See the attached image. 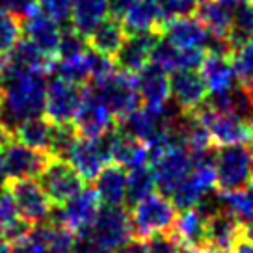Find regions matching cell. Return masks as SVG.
Returning a JSON list of instances; mask_svg holds the SVG:
<instances>
[{"mask_svg":"<svg viewBox=\"0 0 253 253\" xmlns=\"http://www.w3.org/2000/svg\"><path fill=\"white\" fill-rule=\"evenodd\" d=\"M99 205H101V199L97 196L95 188L84 186L75 198L58 207V212L52 214V221L71 231L75 237H86L101 211Z\"/></svg>","mask_w":253,"mask_h":253,"instance_id":"cell-7","label":"cell"},{"mask_svg":"<svg viewBox=\"0 0 253 253\" xmlns=\"http://www.w3.org/2000/svg\"><path fill=\"white\" fill-rule=\"evenodd\" d=\"M118 253H149V240L142 237H132L119 248Z\"/></svg>","mask_w":253,"mask_h":253,"instance_id":"cell-44","label":"cell"},{"mask_svg":"<svg viewBox=\"0 0 253 253\" xmlns=\"http://www.w3.org/2000/svg\"><path fill=\"white\" fill-rule=\"evenodd\" d=\"M0 253H11V246L0 238Z\"/></svg>","mask_w":253,"mask_h":253,"instance_id":"cell-52","label":"cell"},{"mask_svg":"<svg viewBox=\"0 0 253 253\" xmlns=\"http://www.w3.org/2000/svg\"><path fill=\"white\" fill-rule=\"evenodd\" d=\"M147 240H149V253H181V244L171 237V233L155 235Z\"/></svg>","mask_w":253,"mask_h":253,"instance_id":"cell-42","label":"cell"},{"mask_svg":"<svg viewBox=\"0 0 253 253\" xmlns=\"http://www.w3.org/2000/svg\"><path fill=\"white\" fill-rule=\"evenodd\" d=\"M108 15H110L108 0H75L69 23L87 40V36Z\"/></svg>","mask_w":253,"mask_h":253,"instance_id":"cell-29","label":"cell"},{"mask_svg":"<svg viewBox=\"0 0 253 253\" xmlns=\"http://www.w3.org/2000/svg\"><path fill=\"white\" fill-rule=\"evenodd\" d=\"M6 186H8V177L4 173V168H2V162H0V194L6 190Z\"/></svg>","mask_w":253,"mask_h":253,"instance_id":"cell-50","label":"cell"},{"mask_svg":"<svg viewBox=\"0 0 253 253\" xmlns=\"http://www.w3.org/2000/svg\"><path fill=\"white\" fill-rule=\"evenodd\" d=\"M32 227L34 225L21 218L11 194L4 190L0 194V238L11 246L28 237Z\"/></svg>","mask_w":253,"mask_h":253,"instance_id":"cell-28","label":"cell"},{"mask_svg":"<svg viewBox=\"0 0 253 253\" xmlns=\"http://www.w3.org/2000/svg\"><path fill=\"white\" fill-rule=\"evenodd\" d=\"M28 238L40 253H71L77 242V237L71 231L52 220L34 225Z\"/></svg>","mask_w":253,"mask_h":253,"instance_id":"cell-23","label":"cell"},{"mask_svg":"<svg viewBox=\"0 0 253 253\" xmlns=\"http://www.w3.org/2000/svg\"><path fill=\"white\" fill-rule=\"evenodd\" d=\"M169 89L175 106L182 114H192L207 103V84L198 69H181L169 75Z\"/></svg>","mask_w":253,"mask_h":253,"instance_id":"cell-15","label":"cell"},{"mask_svg":"<svg viewBox=\"0 0 253 253\" xmlns=\"http://www.w3.org/2000/svg\"><path fill=\"white\" fill-rule=\"evenodd\" d=\"M50 155L43 151L32 149L24 143L17 142L15 138L9 140L0 149V162L8 181H23L40 177L50 162Z\"/></svg>","mask_w":253,"mask_h":253,"instance_id":"cell-9","label":"cell"},{"mask_svg":"<svg viewBox=\"0 0 253 253\" xmlns=\"http://www.w3.org/2000/svg\"><path fill=\"white\" fill-rule=\"evenodd\" d=\"M155 186L157 182H155V173L151 166L145 164V166L132 168L126 173V205L134 207L138 201L153 194Z\"/></svg>","mask_w":253,"mask_h":253,"instance_id":"cell-34","label":"cell"},{"mask_svg":"<svg viewBox=\"0 0 253 253\" xmlns=\"http://www.w3.org/2000/svg\"><path fill=\"white\" fill-rule=\"evenodd\" d=\"M248 87H250V86H248ZM252 91H253V86H252Z\"/></svg>","mask_w":253,"mask_h":253,"instance_id":"cell-57","label":"cell"},{"mask_svg":"<svg viewBox=\"0 0 253 253\" xmlns=\"http://www.w3.org/2000/svg\"><path fill=\"white\" fill-rule=\"evenodd\" d=\"M162 38V32H147V34H134L126 36L121 50L116 56V65L121 71L136 75L151 62V54Z\"/></svg>","mask_w":253,"mask_h":253,"instance_id":"cell-19","label":"cell"},{"mask_svg":"<svg viewBox=\"0 0 253 253\" xmlns=\"http://www.w3.org/2000/svg\"><path fill=\"white\" fill-rule=\"evenodd\" d=\"M134 77L136 87H138V93H140V101L143 103V106L157 112L166 110L168 103L171 99L168 71L149 62L142 71L136 73Z\"/></svg>","mask_w":253,"mask_h":253,"instance_id":"cell-18","label":"cell"},{"mask_svg":"<svg viewBox=\"0 0 253 253\" xmlns=\"http://www.w3.org/2000/svg\"><path fill=\"white\" fill-rule=\"evenodd\" d=\"M54 128L56 125L52 121H48L45 116H38V118L26 119L24 123H21V125L17 126L13 138H15L17 142L32 147V149L48 153L50 145H52Z\"/></svg>","mask_w":253,"mask_h":253,"instance_id":"cell-32","label":"cell"},{"mask_svg":"<svg viewBox=\"0 0 253 253\" xmlns=\"http://www.w3.org/2000/svg\"><path fill=\"white\" fill-rule=\"evenodd\" d=\"M116 125L118 123L110 108L104 104L93 87L86 84L82 91V103L73 121L75 130L84 138H103L110 130H114Z\"/></svg>","mask_w":253,"mask_h":253,"instance_id":"cell-10","label":"cell"},{"mask_svg":"<svg viewBox=\"0 0 253 253\" xmlns=\"http://www.w3.org/2000/svg\"><path fill=\"white\" fill-rule=\"evenodd\" d=\"M23 38V24L21 21L0 8V54L6 56L15 47V43Z\"/></svg>","mask_w":253,"mask_h":253,"instance_id":"cell-36","label":"cell"},{"mask_svg":"<svg viewBox=\"0 0 253 253\" xmlns=\"http://www.w3.org/2000/svg\"><path fill=\"white\" fill-rule=\"evenodd\" d=\"M125 40L126 32L123 28V24H121V19L108 15L103 23L87 36V45L97 54H103L106 58L116 60V56L121 50Z\"/></svg>","mask_w":253,"mask_h":253,"instance_id":"cell-25","label":"cell"},{"mask_svg":"<svg viewBox=\"0 0 253 253\" xmlns=\"http://www.w3.org/2000/svg\"><path fill=\"white\" fill-rule=\"evenodd\" d=\"M89 45L87 40L79 34V32L73 28L71 24L62 32V41H60V47H58V54L56 58H75V56L84 54Z\"/></svg>","mask_w":253,"mask_h":253,"instance_id":"cell-39","label":"cell"},{"mask_svg":"<svg viewBox=\"0 0 253 253\" xmlns=\"http://www.w3.org/2000/svg\"><path fill=\"white\" fill-rule=\"evenodd\" d=\"M40 6V0H0V8L17 17L21 23L28 15H32Z\"/></svg>","mask_w":253,"mask_h":253,"instance_id":"cell-41","label":"cell"},{"mask_svg":"<svg viewBox=\"0 0 253 253\" xmlns=\"http://www.w3.org/2000/svg\"><path fill=\"white\" fill-rule=\"evenodd\" d=\"M194 114L198 116L201 125L207 128L216 147L252 142V123L235 114L216 110L209 103H205Z\"/></svg>","mask_w":253,"mask_h":253,"instance_id":"cell-4","label":"cell"},{"mask_svg":"<svg viewBox=\"0 0 253 253\" xmlns=\"http://www.w3.org/2000/svg\"><path fill=\"white\" fill-rule=\"evenodd\" d=\"M201 77L205 80L209 95H221L229 91L231 87L238 84L237 73L231 56L225 54H212L207 52L205 60L201 63Z\"/></svg>","mask_w":253,"mask_h":253,"instance_id":"cell-21","label":"cell"},{"mask_svg":"<svg viewBox=\"0 0 253 253\" xmlns=\"http://www.w3.org/2000/svg\"><path fill=\"white\" fill-rule=\"evenodd\" d=\"M157 6L162 26L173 19L194 15L198 9V4L194 0H157Z\"/></svg>","mask_w":253,"mask_h":253,"instance_id":"cell-38","label":"cell"},{"mask_svg":"<svg viewBox=\"0 0 253 253\" xmlns=\"http://www.w3.org/2000/svg\"><path fill=\"white\" fill-rule=\"evenodd\" d=\"M132 220L130 214L126 212L123 207H106L104 205L97 218H95L91 229L87 231V238L93 242L110 248V250H119L126 240L132 238Z\"/></svg>","mask_w":253,"mask_h":253,"instance_id":"cell-11","label":"cell"},{"mask_svg":"<svg viewBox=\"0 0 253 253\" xmlns=\"http://www.w3.org/2000/svg\"><path fill=\"white\" fill-rule=\"evenodd\" d=\"M126 171L123 166L110 162L95 179V192L106 207H121L126 203Z\"/></svg>","mask_w":253,"mask_h":253,"instance_id":"cell-26","label":"cell"},{"mask_svg":"<svg viewBox=\"0 0 253 253\" xmlns=\"http://www.w3.org/2000/svg\"><path fill=\"white\" fill-rule=\"evenodd\" d=\"M65 160L84 179V182L95 181L97 175L110 164L108 138L106 136H103V138H84V136H79Z\"/></svg>","mask_w":253,"mask_h":253,"instance_id":"cell-12","label":"cell"},{"mask_svg":"<svg viewBox=\"0 0 253 253\" xmlns=\"http://www.w3.org/2000/svg\"><path fill=\"white\" fill-rule=\"evenodd\" d=\"M108 147H110V162L126 168L145 166L149 160V147L147 143L136 140L132 136L125 134L118 125L108 134Z\"/></svg>","mask_w":253,"mask_h":253,"instance_id":"cell-20","label":"cell"},{"mask_svg":"<svg viewBox=\"0 0 253 253\" xmlns=\"http://www.w3.org/2000/svg\"><path fill=\"white\" fill-rule=\"evenodd\" d=\"M252 182H253V166H252Z\"/></svg>","mask_w":253,"mask_h":253,"instance_id":"cell-56","label":"cell"},{"mask_svg":"<svg viewBox=\"0 0 253 253\" xmlns=\"http://www.w3.org/2000/svg\"><path fill=\"white\" fill-rule=\"evenodd\" d=\"M221 205L225 207L242 227V237L253 240V186L235 192H220Z\"/></svg>","mask_w":253,"mask_h":253,"instance_id":"cell-31","label":"cell"},{"mask_svg":"<svg viewBox=\"0 0 253 253\" xmlns=\"http://www.w3.org/2000/svg\"><path fill=\"white\" fill-rule=\"evenodd\" d=\"M192 168L194 160L184 145H171L169 149L151 160V169L155 173L157 188L166 198H169L188 179Z\"/></svg>","mask_w":253,"mask_h":253,"instance_id":"cell-8","label":"cell"},{"mask_svg":"<svg viewBox=\"0 0 253 253\" xmlns=\"http://www.w3.org/2000/svg\"><path fill=\"white\" fill-rule=\"evenodd\" d=\"M40 182L54 207L63 205L86 186L84 179L73 169L67 160L62 158H50L45 171L40 175Z\"/></svg>","mask_w":253,"mask_h":253,"instance_id":"cell-14","label":"cell"},{"mask_svg":"<svg viewBox=\"0 0 253 253\" xmlns=\"http://www.w3.org/2000/svg\"><path fill=\"white\" fill-rule=\"evenodd\" d=\"M223 4H227L231 8H238V6H244V4H250L253 0H221Z\"/></svg>","mask_w":253,"mask_h":253,"instance_id":"cell-49","label":"cell"},{"mask_svg":"<svg viewBox=\"0 0 253 253\" xmlns=\"http://www.w3.org/2000/svg\"><path fill=\"white\" fill-rule=\"evenodd\" d=\"M4 63H6V56L0 54V71H2V67H4Z\"/></svg>","mask_w":253,"mask_h":253,"instance_id":"cell-53","label":"cell"},{"mask_svg":"<svg viewBox=\"0 0 253 253\" xmlns=\"http://www.w3.org/2000/svg\"><path fill=\"white\" fill-rule=\"evenodd\" d=\"M11 253H40V252L30 242V238L26 237L23 240H19V242H15V244H11Z\"/></svg>","mask_w":253,"mask_h":253,"instance_id":"cell-46","label":"cell"},{"mask_svg":"<svg viewBox=\"0 0 253 253\" xmlns=\"http://www.w3.org/2000/svg\"><path fill=\"white\" fill-rule=\"evenodd\" d=\"M6 62L11 63V65H17V67H23V69L48 73V67H50L52 60L47 58L40 48L36 47L34 43H30L26 38H21L15 43V47L6 54Z\"/></svg>","mask_w":253,"mask_h":253,"instance_id":"cell-33","label":"cell"},{"mask_svg":"<svg viewBox=\"0 0 253 253\" xmlns=\"http://www.w3.org/2000/svg\"><path fill=\"white\" fill-rule=\"evenodd\" d=\"M48 73L4 63L0 71V123L13 136L26 119L45 116Z\"/></svg>","mask_w":253,"mask_h":253,"instance_id":"cell-1","label":"cell"},{"mask_svg":"<svg viewBox=\"0 0 253 253\" xmlns=\"http://www.w3.org/2000/svg\"><path fill=\"white\" fill-rule=\"evenodd\" d=\"M71 253H114V250L97 244V242H93L91 238L80 237V238H77V242H75V246H73Z\"/></svg>","mask_w":253,"mask_h":253,"instance_id":"cell-43","label":"cell"},{"mask_svg":"<svg viewBox=\"0 0 253 253\" xmlns=\"http://www.w3.org/2000/svg\"><path fill=\"white\" fill-rule=\"evenodd\" d=\"M194 2H196V4L199 6V4H205V2H211V0H194Z\"/></svg>","mask_w":253,"mask_h":253,"instance_id":"cell-54","label":"cell"},{"mask_svg":"<svg viewBox=\"0 0 253 253\" xmlns=\"http://www.w3.org/2000/svg\"><path fill=\"white\" fill-rule=\"evenodd\" d=\"M136 0H108V9H110V15L116 17V19H121V17L126 13V9L134 4Z\"/></svg>","mask_w":253,"mask_h":253,"instance_id":"cell-45","label":"cell"},{"mask_svg":"<svg viewBox=\"0 0 253 253\" xmlns=\"http://www.w3.org/2000/svg\"><path fill=\"white\" fill-rule=\"evenodd\" d=\"M75 0H40V8L60 24L71 21V11Z\"/></svg>","mask_w":253,"mask_h":253,"instance_id":"cell-40","label":"cell"},{"mask_svg":"<svg viewBox=\"0 0 253 253\" xmlns=\"http://www.w3.org/2000/svg\"><path fill=\"white\" fill-rule=\"evenodd\" d=\"M6 190L15 201L21 218L28 221L30 225H40V223L52 220L54 205L48 199L47 192L43 190L40 181H36V179L8 181Z\"/></svg>","mask_w":253,"mask_h":253,"instance_id":"cell-6","label":"cell"},{"mask_svg":"<svg viewBox=\"0 0 253 253\" xmlns=\"http://www.w3.org/2000/svg\"><path fill=\"white\" fill-rule=\"evenodd\" d=\"M121 24L126 36L134 34H147V32H160V13H158L157 0H136L126 13L121 17Z\"/></svg>","mask_w":253,"mask_h":253,"instance_id":"cell-27","label":"cell"},{"mask_svg":"<svg viewBox=\"0 0 253 253\" xmlns=\"http://www.w3.org/2000/svg\"><path fill=\"white\" fill-rule=\"evenodd\" d=\"M253 151L246 143L220 147L214 157L216 188L218 192H235L252 181Z\"/></svg>","mask_w":253,"mask_h":253,"instance_id":"cell-3","label":"cell"},{"mask_svg":"<svg viewBox=\"0 0 253 253\" xmlns=\"http://www.w3.org/2000/svg\"><path fill=\"white\" fill-rule=\"evenodd\" d=\"M196 17L205 24L211 36L229 40L233 19H235V8L223 4L221 0H211L205 4H199L196 9Z\"/></svg>","mask_w":253,"mask_h":253,"instance_id":"cell-30","label":"cell"},{"mask_svg":"<svg viewBox=\"0 0 253 253\" xmlns=\"http://www.w3.org/2000/svg\"><path fill=\"white\" fill-rule=\"evenodd\" d=\"M132 231L136 237L151 238L155 235L171 233L177 220V209L171 199L162 194H149L138 201L130 211Z\"/></svg>","mask_w":253,"mask_h":253,"instance_id":"cell-2","label":"cell"},{"mask_svg":"<svg viewBox=\"0 0 253 253\" xmlns=\"http://www.w3.org/2000/svg\"><path fill=\"white\" fill-rule=\"evenodd\" d=\"M233 65H235V73L237 79L244 84V86H253V40L246 41L244 45L231 54Z\"/></svg>","mask_w":253,"mask_h":253,"instance_id":"cell-37","label":"cell"},{"mask_svg":"<svg viewBox=\"0 0 253 253\" xmlns=\"http://www.w3.org/2000/svg\"><path fill=\"white\" fill-rule=\"evenodd\" d=\"M82 91L84 86L52 77L47 87L45 118L54 125H73L82 103Z\"/></svg>","mask_w":253,"mask_h":253,"instance_id":"cell-13","label":"cell"},{"mask_svg":"<svg viewBox=\"0 0 253 253\" xmlns=\"http://www.w3.org/2000/svg\"><path fill=\"white\" fill-rule=\"evenodd\" d=\"M162 38L182 50H205L209 48L211 32L196 15L173 19L162 26Z\"/></svg>","mask_w":253,"mask_h":253,"instance_id":"cell-16","label":"cell"},{"mask_svg":"<svg viewBox=\"0 0 253 253\" xmlns=\"http://www.w3.org/2000/svg\"><path fill=\"white\" fill-rule=\"evenodd\" d=\"M198 253H227L223 250H218V248H199Z\"/></svg>","mask_w":253,"mask_h":253,"instance_id":"cell-51","label":"cell"},{"mask_svg":"<svg viewBox=\"0 0 253 253\" xmlns=\"http://www.w3.org/2000/svg\"><path fill=\"white\" fill-rule=\"evenodd\" d=\"M233 253H253V240L240 237V240L233 246Z\"/></svg>","mask_w":253,"mask_h":253,"instance_id":"cell-47","label":"cell"},{"mask_svg":"<svg viewBox=\"0 0 253 253\" xmlns=\"http://www.w3.org/2000/svg\"><path fill=\"white\" fill-rule=\"evenodd\" d=\"M250 40H253V2L235 8L233 28H231V34H229L233 52Z\"/></svg>","mask_w":253,"mask_h":253,"instance_id":"cell-35","label":"cell"},{"mask_svg":"<svg viewBox=\"0 0 253 253\" xmlns=\"http://www.w3.org/2000/svg\"><path fill=\"white\" fill-rule=\"evenodd\" d=\"M21 24H23V38L34 43L47 58L56 60L63 32L60 23L47 15L43 9H36Z\"/></svg>","mask_w":253,"mask_h":253,"instance_id":"cell-17","label":"cell"},{"mask_svg":"<svg viewBox=\"0 0 253 253\" xmlns=\"http://www.w3.org/2000/svg\"><path fill=\"white\" fill-rule=\"evenodd\" d=\"M9 140H13V136L9 134L8 130L4 128V125L0 123V149H2V147H4V145L9 142Z\"/></svg>","mask_w":253,"mask_h":253,"instance_id":"cell-48","label":"cell"},{"mask_svg":"<svg viewBox=\"0 0 253 253\" xmlns=\"http://www.w3.org/2000/svg\"><path fill=\"white\" fill-rule=\"evenodd\" d=\"M89 86L99 93V97L110 108V112L118 121L126 118L136 108H140L142 101H140V93L136 87V77L130 73L118 69L103 82L89 84Z\"/></svg>","mask_w":253,"mask_h":253,"instance_id":"cell-5","label":"cell"},{"mask_svg":"<svg viewBox=\"0 0 253 253\" xmlns=\"http://www.w3.org/2000/svg\"><path fill=\"white\" fill-rule=\"evenodd\" d=\"M171 237L184 248H209L207 244V218L198 207L181 211L175 220Z\"/></svg>","mask_w":253,"mask_h":253,"instance_id":"cell-24","label":"cell"},{"mask_svg":"<svg viewBox=\"0 0 253 253\" xmlns=\"http://www.w3.org/2000/svg\"><path fill=\"white\" fill-rule=\"evenodd\" d=\"M207 218V244L218 250H233L242 237V227L233 214L221 205L218 211L205 216Z\"/></svg>","mask_w":253,"mask_h":253,"instance_id":"cell-22","label":"cell"},{"mask_svg":"<svg viewBox=\"0 0 253 253\" xmlns=\"http://www.w3.org/2000/svg\"><path fill=\"white\" fill-rule=\"evenodd\" d=\"M252 142H253V123H252Z\"/></svg>","mask_w":253,"mask_h":253,"instance_id":"cell-55","label":"cell"}]
</instances>
